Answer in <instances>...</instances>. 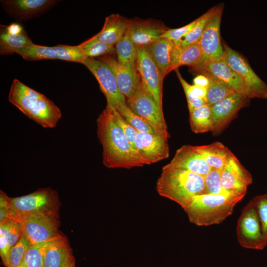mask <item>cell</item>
<instances>
[{"label": "cell", "mask_w": 267, "mask_h": 267, "mask_svg": "<svg viewBox=\"0 0 267 267\" xmlns=\"http://www.w3.org/2000/svg\"><path fill=\"white\" fill-rule=\"evenodd\" d=\"M177 77L184 90L189 111L201 107L206 103L207 88L189 84L181 76L179 71L176 70Z\"/></svg>", "instance_id": "83f0119b"}, {"label": "cell", "mask_w": 267, "mask_h": 267, "mask_svg": "<svg viewBox=\"0 0 267 267\" xmlns=\"http://www.w3.org/2000/svg\"><path fill=\"white\" fill-rule=\"evenodd\" d=\"M168 164L173 167L187 170L204 177L212 169L197 151L195 146L191 145H184L178 148Z\"/></svg>", "instance_id": "ffe728a7"}, {"label": "cell", "mask_w": 267, "mask_h": 267, "mask_svg": "<svg viewBox=\"0 0 267 267\" xmlns=\"http://www.w3.org/2000/svg\"><path fill=\"white\" fill-rule=\"evenodd\" d=\"M168 29L160 22L128 19L127 34L137 46H145L161 38Z\"/></svg>", "instance_id": "d6986e66"}, {"label": "cell", "mask_w": 267, "mask_h": 267, "mask_svg": "<svg viewBox=\"0 0 267 267\" xmlns=\"http://www.w3.org/2000/svg\"><path fill=\"white\" fill-rule=\"evenodd\" d=\"M98 59L107 63L112 70L121 93L127 99L132 97L139 89L140 78L136 66L120 64L111 55H105Z\"/></svg>", "instance_id": "e0dca14e"}, {"label": "cell", "mask_w": 267, "mask_h": 267, "mask_svg": "<svg viewBox=\"0 0 267 267\" xmlns=\"http://www.w3.org/2000/svg\"><path fill=\"white\" fill-rule=\"evenodd\" d=\"M34 44L19 24L0 25V53L9 55Z\"/></svg>", "instance_id": "44dd1931"}, {"label": "cell", "mask_w": 267, "mask_h": 267, "mask_svg": "<svg viewBox=\"0 0 267 267\" xmlns=\"http://www.w3.org/2000/svg\"><path fill=\"white\" fill-rule=\"evenodd\" d=\"M168 138L157 134L138 132L134 147L144 165H150L169 156Z\"/></svg>", "instance_id": "5bb4252c"}, {"label": "cell", "mask_w": 267, "mask_h": 267, "mask_svg": "<svg viewBox=\"0 0 267 267\" xmlns=\"http://www.w3.org/2000/svg\"><path fill=\"white\" fill-rule=\"evenodd\" d=\"M60 205L57 191L51 188L38 189L29 194L10 198V217L18 222L32 215H45L59 218Z\"/></svg>", "instance_id": "5b68a950"}, {"label": "cell", "mask_w": 267, "mask_h": 267, "mask_svg": "<svg viewBox=\"0 0 267 267\" xmlns=\"http://www.w3.org/2000/svg\"><path fill=\"white\" fill-rule=\"evenodd\" d=\"M59 218L45 215H32L23 217L20 222L22 233L31 244L51 241L64 236L59 230Z\"/></svg>", "instance_id": "9c48e42d"}, {"label": "cell", "mask_w": 267, "mask_h": 267, "mask_svg": "<svg viewBox=\"0 0 267 267\" xmlns=\"http://www.w3.org/2000/svg\"><path fill=\"white\" fill-rule=\"evenodd\" d=\"M83 64L97 80L107 105L117 109L127 104L126 98L119 89L115 76L107 63L99 59L87 58Z\"/></svg>", "instance_id": "30bf717a"}, {"label": "cell", "mask_w": 267, "mask_h": 267, "mask_svg": "<svg viewBox=\"0 0 267 267\" xmlns=\"http://www.w3.org/2000/svg\"><path fill=\"white\" fill-rule=\"evenodd\" d=\"M250 98L234 93L210 106L213 123L212 132L219 134L236 115L248 104Z\"/></svg>", "instance_id": "9a60e30c"}, {"label": "cell", "mask_w": 267, "mask_h": 267, "mask_svg": "<svg viewBox=\"0 0 267 267\" xmlns=\"http://www.w3.org/2000/svg\"><path fill=\"white\" fill-rule=\"evenodd\" d=\"M117 61L123 65L136 66L137 46L128 37L127 33L115 44Z\"/></svg>", "instance_id": "f1b7e54d"}, {"label": "cell", "mask_w": 267, "mask_h": 267, "mask_svg": "<svg viewBox=\"0 0 267 267\" xmlns=\"http://www.w3.org/2000/svg\"><path fill=\"white\" fill-rule=\"evenodd\" d=\"M192 68L196 72L212 76L236 93L249 98L243 81L224 58L205 61Z\"/></svg>", "instance_id": "2e32d148"}, {"label": "cell", "mask_w": 267, "mask_h": 267, "mask_svg": "<svg viewBox=\"0 0 267 267\" xmlns=\"http://www.w3.org/2000/svg\"><path fill=\"white\" fill-rule=\"evenodd\" d=\"M72 253L65 236L51 241L44 253V267H62L66 258Z\"/></svg>", "instance_id": "d4e9b609"}, {"label": "cell", "mask_w": 267, "mask_h": 267, "mask_svg": "<svg viewBox=\"0 0 267 267\" xmlns=\"http://www.w3.org/2000/svg\"><path fill=\"white\" fill-rule=\"evenodd\" d=\"M143 46L164 78L172 70V54L175 46L174 42L170 40L161 38Z\"/></svg>", "instance_id": "7402d4cb"}, {"label": "cell", "mask_w": 267, "mask_h": 267, "mask_svg": "<svg viewBox=\"0 0 267 267\" xmlns=\"http://www.w3.org/2000/svg\"><path fill=\"white\" fill-rule=\"evenodd\" d=\"M62 267H75V259L72 253L67 257Z\"/></svg>", "instance_id": "f6af8a7d"}, {"label": "cell", "mask_w": 267, "mask_h": 267, "mask_svg": "<svg viewBox=\"0 0 267 267\" xmlns=\"http://www.w3.org/2000/svg\"><path fill=\"white\" fill-rule=\"evenodd\" d=\"M195 147L204 160L212 169L221 172L233 154L226 146L218 141Z\"/></svg>", "instance_id": "cb8c5ba5"}, {"label": "cell", "mask_w": 267, "mask_h": 267, "mask_svg": "<svg viewBox=\"0 0 267 267\" xmlns=\"http://www.w3.org/2000/svg\"><path fill=\"white\" fill-rule=\"evenodd\" d=\"M50 242L31 244L26 251L21 265L27 267H44V253Z\"/></svg>", "instance_id": "836d02e7"}, {"label": "cell", "mask_w": 267, "mask_h": 267, "mask_svg": "<svg viewBox=\"0 0 267 267\" xmlns=\"http://www.w3.org/2000/svg\"><path fill=\"white\" fill-rule=\"evenodd\" d=\"M128 19L119 14H112L106 17L102 29L93 37L108 45L114 46L126 34Z\"/></svg>", "instance_id": "603a6c76"}, {"label": "cell", "mask_w": 267, "mask_h": 267, "mask_svg": "<svg viewBox=\"0 0 267 267\" xmlns=\"http://www.w3.org/2000/svg\"><path fill=\"white\" fill-rule=\"evenodd\" d=\"M253 182L251 174L233 154L222 171L221 183L227 194L243 198L248 186Z\"/></svg>", "instance_id": "4fadbf2b"}, {"label": "cell", "mask_w": 267, "mask_h": 267, "mask_svg": "<svg viewBox=\"0 0 267 267\" xmlns=\"http://www.w3.org/2000/svg\"><path fill=\"white\" fill-rule=\"evenodd\" d=\"M0 228L4 231L11 249L22 236V230L21 222L15 220L10 219L0 222Z\"/></svg>", "instance_id": "74e56055"}, {"label": "cell", "mask_w": 267, "mask_h": 267, "mask_svg": "<svg viewBox=\"0 0 267 267\" xmlns=\"http://www.w3.org/2000/svg\"><path fill=\"white\" fill-rule=\"evenodd\" d=\"M55 0H2L3 9L18 21H26L45 12L54 5Z\"/></svg>", "instance_id": "ac0fdd59"}, {"label": "cell", "mask_w": 267, "mask_h": 267, "mask_svg": "<svg viewBox=\"0 0 267 267\" xmlns=\"http://www.w3.org/2000/svg\"><path fill=\"white\" fill-rule=\"evenodd\" d=\"M193 85L207 88L209 84V80L208 77L204 74L198 75L196 76L193 79Z\"/></svg>", "instance_id": "ee69618b"}, {"label": "cell", "mask_w": 267, "mask_h": 267, "mask_svg": "<svg viewBox=\"0 0 267 267\" xmlns=\"http://www.w3.org/2000/svg\"><path fill=\"white\" fill-rule=\"evenodd\" d=\"M214 9L215 6L198 17L196 25L180 41L177 43H174L175 45L180 48H184L198 42Z\"/></svg>", "instance_id": "d6a6232c"}, {"label": "cell", "mask_w": 267, "mask_h": 267, "mask_svg": "<svg viewBox=\"0 0 267 267\" xmlns=\"http://www.w3.org/2000/svg\"><path fill=\"white\" fill-rule=\"evenodd\" d=\"M87 58H94L105 55H113L115 47L101 42L93 36L79 44Z\"/></svg>", "instance_id": "f546056e"}, {"label": "cell", "mask_w": 267, "mask_h": 267, "mask_svg": "<svg viewBox=\"0 0 267 267\" xmlns=\"http://www.w3.org/2000/svg\"><path fill=\"white\" fill-rule=\"evenodd\" d=\"M236 236L239 244L247 249L261 250L267 246L253 199L244 208L238 220Z\"/></svg>", "instance_id": "8992f818"}, {"label": "cell", "mask_w": 267, "mask_h": 267, "mask_svg": "<svg viewBox=\"0 0 267 267\" xmlns=\"http://www.w3.org/2000/svg\"><path fill=\"white\" fill-rule=\"evenodd\" d=\"M126 103L133 112L150 125L156 134L170 137L162 109L153 96L141 86L132 97L126 99Z\"/></svg>", "instance_id": "52a82bcc"}, {"label": "cell", "mask_w": 267, "mask_h": 267, "mask_svg": "<svg viewBox=\"0 0 267 267\" xmlns=\"http://www.w3.org/2000/svg\"><path fill=\"white\" fill-rule=\"evenodd\" d=\"M10 102L44 128H54L62 117L60 109L43 94L14 79L8 94Z\"/></svg>", "instance_id": "7a4b0ae2"}, {"label": "cell", "mask_w": 267, "mask_h": 267, "mask_svg": "<svg viewBox=\"0 0 267 267\" xmlns=\"http://www.w3.org/2000/svg\"><path fill=\"white\" fill-rule=\"evenodd\" d=\"M190 128L195 134L212 132L213 123L210 106L205 104L189 111Z\"/></svg>", "instance_id": "4316f807"}, {"label": "cell", "mask_w": 267, "mask_h": 267, "mask_svg": "<svg viewBox=\"0 0 267 267\" xmlns=\"http://www.w3.org/2000/svg\"><path fill=\"white\" fill-rule=\"evenodd\" d=\"M198 18L189 24L178 28L168 29L161 38L167 39L177 43L180 41L196 24Z\"/></svg>", "instance_id": "b9f144b4"}, {"label": "cell", "mask_w": 267, "mask_h": 267, "mask_svg": "<svg viewBox=\"0 0 267 267\" xmlns=\"http://www.w3.org/2000/svg\"><path fill=\"white\" fill-rule=\"evenodd\" d=\"M30 244L28 239L22 233L20 239L10 250L7 267H16L20 265Z\"/></svg>", "instance_id": "8d00e7d4"}, {"label": "cell", "mask_w": 267, "mask_h": 267, "mask_svg": "<svg viewBox=\"0 0 267 267\" xmlns=\"http://www.w3.org/2000/svg\"><path fill=\"white\" fill-rule=\"evenodd\" d=\"M264 238L267 243V193L254 197Z\"/></svg>", "instance_id": "ab89813d"}, {"label": "cell", "mask_w": 267, "mask_h": 267, "mask_svg": "<svg viewBox=\"0 0 267 267\" xmlns=\"http://www.w3.org/2000/svg\"><path fill=\"white\" fill-rule=\"evenodd\" d=\"M116 110L123 118L138 132L156 134L150 125L133 112L127 104L120 106Z\"/></svg>", "instance_id": "d590c367"}, {"label": "cell", "mask_w": 267, "mask_h": 267, "mask_svg": "<svg viewBox=\"0 0 267 267\" xmlns=\"http://www.w3.org/2000/svg\"><path fill=\"white\" fill-rule=\"evenodd\" d=\"M209 78V84L207 89L206 103L211 106L225 97L236 93L222 82L212 76L206 74Z\"/></svg>", "instance_id": "1f68e13d"}, {"label": "cell", "mask_w": 267, "mask_h": 267, "mask_svg": "<svg viewBox=\"0 0 267 267\" xmlns=\"http://www.w3.org/2000/svg\"><path fill=\"white\" fill-rule=\"evenodd\" d=\"M27 61H37L44 59H56V54L53 46L40 45L33 44L16 52Z\"/></svg>", "instance_id": "4dcf8cb0"}, {"label": "cell", "mask_w": 267, "mask_h": 267, "mask_svg": "<svg viewBox=\"0 0 267 267\" xmlns=\"http://www.w3.org/2000/svg\"><path fill=\"white\" fill-rule=\"evenodd\" d=\"M27 267L25 266L22 265H19V266H18L17 267Z\"/></svg>", "instance_id": "bcb514c9"}, {"label": "cell", "mask_w": 267, "mask_h": 267, "mask_svg": "<svg viewBox=\"0 0 267 267\" xmlns=\"http://www.w3.org/2000/svg\"><path fill=\"white\" fill-rule=\"evenodd\" d=\"M221 172L215 169L211 170L204 177L206 194H225L221 183Z\"/></svg>", "instance_id": "f35d334b"}, {"label": "cell", "mask_w": 267, "mask_h": 267, "mask_svg": "<svg viewBox=\"0 0 267 267\" xmlns=\"http://www.w3.org/2000/svg\"><path fill=\"white\" fill-rule=\"evenodd\" d=\"M136 68L141 86L155 99L158 106L162 109V86L164 78L144 46H137Z\"/></svg>", "instance_id": "7c38bea8"}, {"label": "cell", "mask_w": 267, "mask_h": 267, "mask_svg": "<svg viewBox=\"0 0 267 267\" xmlns=\"http://www.w3.org/2000/svg\"><path fill=\"white\" fill-rule=\"evenodd\" d=\"M97 134L102 147L103 165L110 169H130L144 165L125 134L115 122L107 105L96 120Z\"/></svg>", "instance_id": "6da1fadb"}, {"label": "cell", "mask_w": 267, "mask_h": 267, "mask_svg": "<svg viewBox=\"0 0 267 267\" xmlns=\"http://www.w3.org/2000/svg\"><path fill=\"white\" fill-rule=\"evenodd\" d=\"M223 47V58L243 81L249 98L267 99V84L257 75L239 53L226 44Z\"/></svg>", "instance_id": "ba28073f"}, {"label": "cell", "mask_w": 267, "mask_h": 267, "mask_svg": "<svg viewBox=\"0 0 267 267\" xmlns=\"http://www.w3.org/2000/svg\"><path fill=\"white\" fill-rule=\"evenodd\" d=\"M111 108L115 122L123 131L129 141L134 148V142L138 132L123 118L116 109L112 107Z\"/></svg>", "instance_id": "60d3db41"}, {"label": "cell", "mask_w": 267, "mask_h": 267, "mask_svg": "<svg viewBox=\"0 0 267 267\" xmlns=\"http://www.w3.org/2000/svg\"><path fill=\"white\" fill-rule=\"evenodd\" d=\"M242 199L229 194H203L194 196L183 209L190 222L196 225L218 224L232 214Z\"/></svg>", "instance_id": "277c9868"}, {"label": "cell", "mask_w": 267, "mask_h": 267, "mask_svg": "<svg viewBox=\"0 0 267 267\" xmlns=\"http://www.w3.org/2000/svg\"><path fill=\"white\" fill-rule=\"evenodd\" d=\"M53 47L56 59L83 64L87 59L79 45L58 44Z\"/></svg>", "instance_id": "e575fe53"}, {"label": "cell", "mask_w": 267, "mask_h": 267, "mask_svg": "<svg viewBox=\"0 0 267 267\" xmlns=\"http://www.w3.org/2000/svg\"><path fill=\"white\" fill-rule=\"evenodd\" d=\"M161 196L184 208L195 196L206 194L204 177L190 171L164 166L156 182Z\"/></svg>", "instance_id": "3957f363"}, {"label": "cell", "mask_w": 267, "mask_h": 267, "mask_svg": "<svg viewBox=\"0 0 267 267\" xmlns=\"http://www.w3.org/2000/svg\"><path fill=\"white\" fill-rule=\"evenodd\" d=\"M10 200L7 194L3 191H0V222L10 219Z\"/></svg>", "instance_id": "7bdbcfd3"}, {"label": "cell", "mask_w": 267, "mask_h": 267, "mask_svg": "<svg viewBox=\"0 0 267 267\" xmlns=\"http://www.w3.org/2000/svg\"><path fill=\"white\" fill-rule=\"evenodd\" d=\"M202 58V51L199 41L184 48H180L175 44L172 54V69H177L183 65L194 67L201 62Z\"/></svg>", "instance_id": "484cf974"}, {"label": "cell", "mask_w": 267, "mask_h": 267, "mask_svg": "<svg viewBox=\"0 0 267 267\" xmlns=\"http://www.w3.org/2000/svg\"><path fill=\"white\" fill-rule=\"evenodd\" d=\"M223 8L222 4L215 6L214 10L199 41L203 53L200 63L223 58L224 49L220 38V26Z\"/></svg>", "instance_id": "8fae6325"}]
</instances>
